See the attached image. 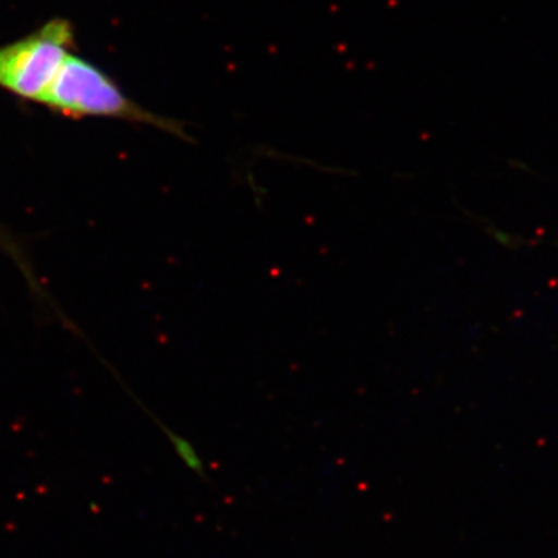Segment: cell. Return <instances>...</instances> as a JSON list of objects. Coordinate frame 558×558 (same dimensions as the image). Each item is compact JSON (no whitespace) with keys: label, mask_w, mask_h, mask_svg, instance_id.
<instances>
[{"label":"cell","mask_w":558,"mask_h":558,"mask_svg":"<svg viewBox=\"0 0 558 558\" xmlns=\"http://www.w3.org/2000/svg\"><path fill=\"white\" fill-rule=\"evenodd\" d=\"M43 105L70 117H109L148 124L183 142L194 143L185 121L157 116L131 100L101 70L68 54L53 83L44 94Z\"/></svg>","instance_id":"1"},{"label":"cell","mask_w":558,"mask_h":558,"mask_svg":"<svg viewBox=\"0 0 558 558\" xmlns=\"http://www.w3.org/2000/svg\"><path fill=\"white\" fill-rule=\"evenodd\" d=\"M72 28L58 20L0 49V87L25 100H43L69 54Z\"/></svg>","instance_id":"2"},{"label":"cell","mask_w":558,"mask_h":558,"mask_svg":"<svg viewBox=\"0 0 558 558\" xmlns=\"http://www.w3.org/2000/svg\"><path fill=\"white\" fill-rule=\"evenodd\" d=\"M0 241H2V242H3L2 238H0Z\"/></svg>","instance_id":"3"}]
</instances>
